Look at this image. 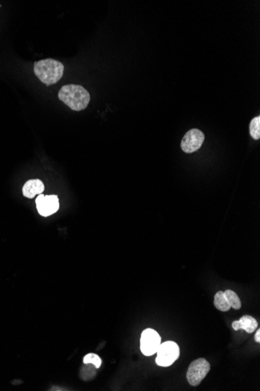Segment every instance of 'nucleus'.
I'll return each instance as SVG.
<instances>
[{"label": "nucleus", "instance_id": "obj_1", "mask_svg": "<svg viewBox=\"0 0 260 391\" xmlns=\"http://www.w3.org/2000/svg\"><path fill=\"white\" fill-rule=\"evenodd\" d=\"M59 98L71 110L81 111L88 107L91 95L83 86L67 85L62 87L59 92Z\"/></svg>", "mask_w": 260, "mask_h": 391}, {"label": "nucleus", "instance_id": "obj_2", "mask_svg": "<svg viewBox=\"0 0 260 391\" xmlns=\"http://www.w3.org/2000/svg\"><path fill=\"white\" fill-rule=\"evenodd\" d=\"M35 75L46 85L56 84L63 77L64 65L53 59H45L35 62L34 66Z\"/></svg>", "mask_w": 260, "mask_h": 391}, {"label": "nucleus", "instance_id": "obj_3", "mask_svg": "<svg viewBox=\"0 0 260 391\" xmlns=\"http://www.w3.org/2000/svg\"><path fill=\"white\" fill-rule=\"evenodd\" d=\"M179 356L180 348L179 345L176 342L169 341L160 345L157 351L156 364L159 367H168L177 361Z\"/></svg>", "mask_w": 260, "mask_h": 391}, {"label": "nucleus", "instance_id": "obj_4", "mask_svg": "<svg viewBox=\"0 0 260 391\" xmlns=\"http://www.w3.org/2000/svg\"><path fill=\"white\" fill-rule=\"evenodd\" d=\"M210 370L211 364L205 358H198L192 361L186 373V377L189 384L192 386H199L204 380V378L209 373Z\"/></svg>", "mask_w": 260, "mask_h": 391}, {"label": "nucleus", "instance_id": "obj_5", "mask_svg": "<svg viewBox=\"0 0 260 391\" xmlns=\"http://www.w3.org/2000/svg\"><path fill=\"white\" fill-rule=\"evenodd\" d=\"M161 344V337L158 332L153 329H146L142 331L140 338V350L143 355L151 356L158 351Z\"/></svg>", "mask_w": 260, "mask_h": 391}, {"label": "nucleus", "instance_id": "obj_6", "mask_svg": "<svg viewBox=\"0 0 260 391\" xmlns=\"http://www.w3.org/2000/svg\"><path fill=\"white\" fill-rule=\"evenodd\" d=\"M205 140V135L199 129H191L183 137L181 148L186 153L195 152L202 146Z\"/></svg>", "mask_w": 260, "mask_h": 391}, {"label": "nucleus", "instance_id": "obj_7", "mask_svg": "<svg viewBox=\"0 0 260 391\" xmlns=\"http://www.w3.org/2000/svg\"><path fill=\"white\" fill-rule=\"evenodd\" d=\"M38 213L42 217H48L56 213L60 208V202L56 195H39L36 198Z\"/></svg>", "mask_w": 260, "mask_h": 391}, {"label": "nucleus", "instance_id": "obj_8", "mask_svg": "<svg viewBox=\"0 0 260 391\" xmlns=\"http://www.w3.org/2000/svg\"><path fill=\"white\" fill-rule=\"evenodd\" d=\"M23 195L26 198H33L36 195H42L45 191V185L39 179H34L26 182L23 187Z\"/></svg>", "mask_w": 260, "mask_h": 391}, {"label": "nucleus", "instance_id": "obj_9", "mask_svg": "<svg viewBox=\"0 0 260 391\" xmlns=\"http://www.w3.org/2000/svg\"><path fill=\"white\" fill-rule=\"evenodd\" d=\"M232 327L235 330H243L248 333H252L258 328V323L255 318L246 315L243 316L240 320L234 321Z\"/></svg>", "mask_w": 260, "mask_h": 391}, {"label": "nucleus", "instance_id": "obj_10", "mask_svg": "<svg viewBox=\"0 0 260 391\" xmlns=\"http://www.w3.org/2000/svg\"><path fill=\"white\" fill-rule=\"evenodd\" d=\"M214 306L217 310L221 311H227L230 310V305H229L227 298L224 296V292H217L214 296Z\"/></svg>", "mask_w": 260, "mask_h": 391}, {"label": "nucleus", "instance_id": "obj_11", "mask_svg": "<svg viewBox=\"0 0 260 391\" xmlns=\"http://www.w3.org/2000/svg\"><path fill=\"white\" fill-rule=\"evenodd\" d=\"M224 293V296L228 301L229 305H230V308L236 310L240 309L242 307V302L239 295L232 290H226Z\"/></svg>", "mask_w": 260, "mask_h": 391}, {"label": "nucleus", "instance_id": "obj_12", "mask_svg": "<svg viewBox=\"0 0 260 391\" xmlns=\"http://www.w3.org/2000/svg\"><path fill=\"white\" fill-rule=\"evenodd\" d=\"M249 132L252 138L255 140H258L260 138V117H255L252 119L249 125Z\"/></svg>", "mask_w": 260, "mask_h": 391}, {"label": "nucleus", "instance_id": "obj_13", "mask_svg": "<svg viewBox=\"0 0 260 391\" xmlns=\"http://www.w3.org/2000/svg\"><path fill=\"white\" fill-rule=\"evenodd\" d=\"M83 363L84 364H92L96 367V369H99L101 366V359L98 355L94 353H90L83 358Z\"/></svg>", "mask_w": 260, "mask_h": 391}, {"label": "nucleus", "instance_id": "obj_14", "mask_svg": "<svg viewBox=\"0 0 260 391\" xmlns=\"http://www.w3.org/2000/svg\"><path fill=\"white\" fill-rule=\"evenodd\" d=\"M255 342H257V343H259V342H260V330H259V329H258V330H257L256 333H255Z\"/></svg>", "mask_w": 260, "mask_h": 391}]
</instances>
